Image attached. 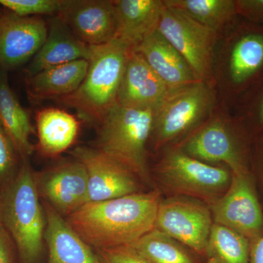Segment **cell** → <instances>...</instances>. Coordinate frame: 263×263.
<instances>
[{
	"instance_id": "cell-1",
	"label": "cell",
	"mask_w": 263,
	"mask_h": 263,
	"mask_svg": "<svg viewBox=\"0 0 263 263\" xmlns=\"http://www.w3.org/2000/svg\"><path fill=\"white\" fill-rule=\"evenodd\" d=\"M161 200L160 192L152 190L88 202L65 220L96 250L130 245L155 228Z\"/></svg>"
},
{
	"instance_id": "cell-2",
	"label": "cell",
	"mask_w": 263,
	"mask_h": 263,
	"mask_svg": "<svg viewBox=\"0 0 263 263\" xmlns=\"http://www.w3.org/2000/svg\"><path fill=\"white\" fill-rule=\"evenodd\" d=\"M0 223L14 243L18 263L41 262L46 214L29 158L22 159L18 176L0 193Z\"/></svg>"
},
{
	"instance_id": "cell-3",
	"label": "cell",
	"mask_w": 263,
	"mask_h": 263,
	"mask_svg": "<svg viewBox=\"0 0 263 263\" xmlns=\"http://www.w3.org/2000/svg\"><path fill=\"white\" fill-rule=\"evenodd\" d=\"M91 48L87 72L79 89L57 101L73 108L81 120L97 127L117 103L121 81L132 48L118 39Z\"/></svg>"
},
{
	"instance_id": "cell-4",
	"label": "cell",
	"mask_w": 263,
	"mask_h": 263,
	"mask_svg": "<svg viewBox=\"0 0 263 263\" xmlns=\"http://www.w3.org/2000/svg\"><path fill=\"white\" fill-rule=\"evenodd\" d=\"M155 110L114 105L97 127L94 148L122 164L141 181L151 182L146 145Z\"/></svg>"
},
{
	"instance_id": "cell-5",
	"label": "cell",
	"mask_w": 263,
	"mask_h": 263,
	"mask_svg": "<svg viewBox=\"0 0 263 263\" xmlns=\"http://www.w3.org/2000/svg\"><path fill=\"white\" fill-rule=\"evenodd\" d=\"M156 176L161 186L173 195L192 197L210 205L229 188L232 173L229 168L205 163L174 147L157 164Z\"/></svg>"
},
{
	"instance_id": "cell-6",
	"label": "cell",
	"mask_w": 263,
	"mask_h": 263,
	"mask_svg": "<svg viewBox=\"0 0 263 263\" xmlns=\"http://www.w3.org/2000/svg\"><path fill=\"white\" fill-rule=\"evenodd\" d=\"M212 86L198 81L171 91L155 110L151 137L157 149L187 137L212 113Z\"/></svg>"
},
{
	"instance_id": "cell-7",
	"label": "cell",
	"mask_w": 263,
	"mask_h": 263,
	"mask_svg": "<svg viewBox=\"0 0 263 263\" xmlns=\"http://www.w3.org/2000/svg\"><path fill=\"white\" fill-rule=\"evenodd\" d=\"M157 30L186 60L197 79L212 86L217 32L164 3Z\"/></svg>"
},
{
	"instance_id": "cell-8",
	"label": "cell",
	"mask_w": 263,
	"mask_h": 263,
	"mask_svg": "<svg viewBox=\"0 0 263 263\" xmlns=\"http://www.w3.org/2000/svg\"><path fill=\"white\" fill-rule=\"evenodd\" d=\"M213 223L210 207L205 202L174 195L161 200L155 229L181 242L195 253L206 256Z\"/></svg>"
},
{
	"instance_id": "cell-9",
	"label": "cell",
	"mask_w": 263,
	"mask_h": 263,
	"mask_svg": "<svg viewBox=\"0 0 263 263\" xmlns=\"http://www.w3.org/2000/svg\"><path fill=\"white\" fill-rule=\"evenodd\" d=\"M209 207L214 223L234 230L250 243L263 236V212L251 171L232 174L226 193Z\"/></svg>"
},
{
	"instance_id": "cell-10",
	"label": "cell",
	"mask_w": 263,
	"mask_h": 263,
	"mask_svg": "<svg viewBox=\"0 0 263 263\" xmlns=\"http://www.w3.org/2000/svg\"><path fill=\"white\" fill-rule=\"evenodd\" d=\"M205 163L226 164L232 174L250 171L245 146L228 121H207L175 146Z\"/></svg>"
},
{
	"instance_id": "cell-11",
	"label": "cell",
	"mask_w": 263,
	"mask_h": 263,
	"mask_svg": "<svg viewBox=\"0 0 263 263\" xmlns=\"http://www.w3.org/2000/svg\"><path fill=\"white\" fill-rule=\"evenodd\" d=\"M71 153L87 173L89 202L141 193V181L136 174L94 147L78 146Z\"/></svg>"
},
{
	"instance_id": "cell-12",
	"label": "cell",
	"mask_w": 263,
	"mask_h": 263,
	"mask_svg": "<svg viewBox=\"0 0 263 263\" xmlns=\"http://www.w3.org/2000/svg\"><path fill=\"white\" fill-rule=\"evenodd\" d=\"M43 200L65 218L89 202V181L84 166L75 158L36 174Z\"/></svg>"
},
{
	"instance_id": "cell-13",
	"label": "cell",
	"mask_w": 263,
	"mask_h": 263,
	"mask_svg": "<svg viewBox=\"0 0 263 263\" xmlns=\"http://www.w3.org/2000/svg\"><path fill=\"white\" fill-rule=\"evenodd\" d=\"M48 25L41 16L0 14V70L9 72L32 60L42 47Z\"/></svg>"
},
{
	"instance_id": "cell-14",
	"label": "cell",
	"mask_w": 263,
	"mask_h": 263,
	"mask_svg": "<svg viewBox=\"0 0 263 263\" xmlns=\"http://www.w3.org/2000/svg\"><path fill=\"white\" fill-rule=\"evenodd\" d=\"M57 16L87 46H101L117 37V20L113 1L70 0L68 6Z\"/></svg>"
},
{
	"instance_id": "cell-15",
	"label": "cell",
	"mask_w": 263,
	"mask_h": 263,
	"mask_svg": "<svg viewBox=\"0 0 263 263\" xmlns=\"http://www.w3.org/2000/svg\"><path fill=\"white\" fill-rule=\"evenodd\" d=\"M171 91L141 53L132 49L126 62L117 103L130 108L156 110Z\"/></svg>"
},
{
	"instance_id": "cell-16",
	"label": "cell",
	"mask_w": 263,
	"mask_h": 263,
	"mask_svg": "<svg viewBox=\"0 0 263 263\" xmlns=\"http://www.w3.org/2000/svg\"><path fill=\"white\" fill-rule=\"evenodd\" d=\"M91 53V46L76 37L60 17L54 16L48 25L46 41L26 70L27 77L76 60H89Z\"/></svg>"
},
{
	"instance_id": "cell-17",
	"label": "cell",
	"mask_w": 263,
	"mask_h": 263,
	"mask_svg": "<svg viewBox=\"0 0 263 263\" xmlns=\"http://www.w3.org/2000/svg\"><path fill=\"white\" fill-rule=\"evenodd\" d=\"M134 50L141 53L171 91L200 81L186 60L157 29Z\"/></svg>"
},
{
	"instance_id": "cell-18",
	"label": "cell",
	"mask_w": 263,
	"mask_h": 263,
	"mask_svg": "<svg viewBox=\"0 0 263 263\" xmlns=\"http://www.w3.org/2000/svg\"><path fill=\"white\" fill-rule=\"evenodd\" d=\"M46 227L44 239L47 245L46 263H102L93 248L81 239L60 216L43 200Z\"/></svg>"
},
{
	"instance_id": "cell-19",
	"label": "cell",
	"mask_w": 263,
	"mask_h": 263,
	"mask_svg": "<svg viewBox=\"0 0 263 263\" xmlns=\"http://www.w3.org/2000/svg\"><path fill=\"white\" fill-rule=\"evenodd\" d=\"M117 20L116 39L132 49L157 30L164 7L162 0H115Z\"/></svg>"
},
{
	"instance_id": "cell-20",
	"label": "cell",
	"mask_w": 263,
	"mask_h": 263,
	"mask_svg": "<svg viewBox=\"0 0 263 263\" xmlns=\"http://www.w3.org/2000/svg\"><path fill=\"white\" fill-rule=\"evenodd\" d=\"M88 67L89 60H76L27 77L26 87L29 100L37 103L72 95L84 81Z\"/></svg>"
},
{
	"instance_id": "cell-21",
	"label": "cell",
	"mask_w": 263,
	"mask_h": 263,
	"mask_svg": "<svg viewBox=\"0 0 263 263\" xmlns=\"http://www.w3.org/2000/svg\"><path fill=\"white\" fill-rule=\"evenodd\" d=\"M262 71L263 29H245L230 46L228 58L230 84L234 87H245Z\"/></svg>"
},
{
	"instance_id": "cell-22",
	"label": "cell",
	"mask_w": 263,
	"mask_h": 263,
	"mask_svg": "<svg viewBox=\"0 0 263 263\" xmlns=\"http://www.w3.org/2000/svg\"><path fill=\"white\" fill-rule=\"evenodd\" d=\"M37 148L41 155L55 157L70 148L80 129L79 119L62 109L46 108L36 114Z\"/></svg>"
},
{
	"instance_id": "cell-23",
	"label": "cell",
	"mask_w": 263,
	"mask_h": 263,
	"mask_svg": "<svg viewBox=\"0 0 263 263\" xmlns=\"http://www.w3.org/2000/svg\"><path fill=\"white\" fill-rule=\"evenodd\" d=\"M8 73L0 70V124L11 138L22 159L29 158L35 149L31 137L36 130L28 110L21 105L10 87Z\"/></svg>"
},
{
	"instance_id": "cell-24",
	"label": "cell",
	"mask_w": 263,
	"mask_h": 263,
	"mask_svg": "<svg viewBox=\"0 0 263 263\" xmlns=\"http://www.w3.org/2000/svg\"><path fill=\"white\" fill-rule=\"evenodd\" d=\"M164 3L217 33L238 15L235 0H164Z\"/></svg>"
},
{
	"instance_id": "cell-25",
	"label": "cell",
	"mask_w": 263,
	"mask_h": 263,
	"mask_svg": "<svg viewBox=\"0 0 263 263\" xmlns=\"http://www.w3.org/2000/svg\"><path fill=\"white\" fill-rule=\"evenodd\" d=\"M130 246L152 263H197L194 251L155 228Z\"/></svg>"
},
{
	"instance_id": "cell-26",
	"label": "cell",
	"mask_w": 263,
	"mask_h": 263,
	"mask_svg": "<svg viewBox=\"0 0 263 263\" xmlns=\"http://www.w3.org/2000/svg\"><path fill=\"white\" fill-rule=\"evenodd\" d=\"M206 256L216 263H249L250 241L234 230L214 222Z\"/></svg>"
},
{
	"instance_id": "cell-27",
	"label": "cell",
	"mask_w": 263,
	"mask_h": 263,
	"mask_svg": "<svg viewBox=\"0 0 263 263\" xmlns=\"http://www.w3.org/2000/svg\"><path fill=\"white\" fill-rule=\"evenodd\" d=\"M70 0H0L5 10L19 16H41L61 14Z\"/></svg>"
},
{
	"instance_id": "cell-28",
	"label": "cell",
	"mask_w": 263,
	"mask_h": 263,
	"mask_svg": "<svg viewBox=\"0 0 263 263\" xmlns=\"http://www.w3.org/2000/svg\"><path fill=\"white\" fill-rule=\"evenodd\" d=\"M22 162L14 143L0 124V193L17 177Z\"/></svg>"
},
{
	"instance_id": "cell-29",
	"label": "cell",
	"mask_w": 263,
	"mask_h": 263,
	"mask_svg": "<svg viewBox=\"0 0 263 263\" xmlns=\"http://www.w3.org/2000/svg\"><path fill=\"white\" fill-rule=\"evenodd\" d=\"M97 254L102 263H152L130 245L98 249Z\"/></svg>"
},
{
	"instance_id": "cell-30",
	"label": "cell",
	"mask_w": 263,
	"mask_h": 263,
	"mask_svg": "<svg viewBox=\"0 0 263 263\" xmlns=\"http://www.w3.org/2000/svg\"><path fill=\"white\" fill-rule=\"evenodd\" d=\"M237 13L250 22L263 24V0H236Z\"/></svg>"
},
{
	"instance_id": "cell-31",
	"label": "cell",
	"mask_w": 263,
	"mask_h": 263,
	"mask_svg": "<svg viewBox=\"0 0 263 263\" xmlns=\"http://www.w3.org/2000/svg\"><path fill=\"white\" fill-rule=\"evenodd\" d=\"M0 263H18L14 243L0 223Z\"/></svg>"
},
{
	"instance_id": "cell-32",
	"label": "cell",
	"mask_w": 263,
	"mask_h": 263,
	"mask_svg": "<svg viewBox=\"0 0 263 263\" xmlns=\"http://www.w3.org/2000/svg\"><path fill=\"white\" fill-rule=\"evenodd\" d=\"M249 263H263V236L251 242Z\"/></svg>"
},
{
	"instance_id": "cell-33",
	"label": "cell",
	"mask_w": 263,
	"mask_h": 263,
	"mask_svg": "<svg viewBox=\"0 0 263 263\" xmlns=\"http://www.w3.org/2000/svg\"><path fill=\"white\" fill-rule=\"evenodd\" d=\"M252 115L255 118L261 129H263V86L252 105Z\"/></svg>"
},
{
	"instance_id": "cell-34",
	"label": "cell",
	"mask_w": 263,
	"mask_h": 263,
	"mask_svg": "<svg viewBox=\"0 0 263 263\" xmlns=\"http://www.w3.org/2000/svg\"><path fill=\"white\" fill-rule=\"evenodd\" d=\"M262 134L259 137L256 143V152H257V169L258 177L260 181L261 186L263 190V129Z\"/></svg>"
},
{
	"instance_id": "cell-35",
	"label": "cell",
	"mask_w": 263,
	"mask_h": 263,
	"mask_svg": "<svg viewBox=\"0 0 263 263\" xmlns=\"http://www.w3.org/2000/svg\"><path fill=\"white\" fill-rule=\"evenodd\" d=\"M206 263H216L214 259L209 258Z\"/></svg>"
},
{
	"instance_id": "cell-36",
	"label": "cell",
	"mask_w": 263,
	"mask_h": 263,
	"mask_svg": "<svg viewBox=\"0 0 263 263\" xmlns=\"http://www.w3.org/2000/svg\"><path fill=\"white\" fill-rule=\"evenodd\" d=\"M1 13H2V10H0V14H1Z\"/></svg>"
}]
</instances>
